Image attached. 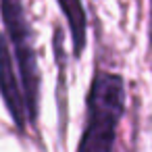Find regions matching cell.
<instances>
[{
	"label": "cell",
	"mask_w": 152,
	"mask_h": 152,
	"mask_svg": "<svg viewBox=\"0 0 152 152\" xmlns=\"http://www.w3.org/2000/svg\"><path fill=\"white\" fill-rule=\"evenodd\" d=\"M125 98L123 75L96 67L86 96V123L77 152H115Z\"/></svg>",
	"instance_id": "6da1fadb"
},
{
	"label": "cell",
	"mask_w": 152,
	"mask_h": 152,
	"mask_svg": "<svg viewBox=\"0 0 152 152\" xmlns=\"http://www.w3.org/2000/svg\"><path fill=\"white\" fill-rule=\"evenodd\" d=\"M0 21L11 44L19 71L29 125H36L40 113V67L36 52V34L23 0H0Z\"/></svg>",
	"instance_id": "7a4b0ae2"
},
{
	"label": "cell",
	"mask_w": 152,
	"mask_h": 152,
	"mask_svg": "<svg viewBox=\"0 0 152 152\" xmlns=\"http://www.w3.org/2000/svg\"><path fill=\"white\" fill-rule=\"evenodd\" d=\"M15 56L11 50V44L0 31V98H2L13 125L19 133L25 131L29 119H27V108H25V98H23V88L19 79V71L15 69Z\"/></svg>",
	"instance_id": "3957f363"
},
{
	"label": "cell",
	"mask_w": 152,
	"mask_h": 152,
	"mask_svg": "<svg viewBox=\"0 0 152 152\" xmlns=\"http://www.w3.org/2000/svg\"><path fill=\"white\" fill-rule=\"evenodd\" d=\"M61 9L69 36H71V50L73 58H81L86 46H88V13L81 0H54Z\"/></svg>",
	"instance_id": "277c9868"
},
{
	"label": "cell",
	"mask_w": 152,
	"mask_h": 152,
	"mask_svg": "<svg viewBox=\"0 0 152 152\" xmlns=\"http://www.w3.org/2000/svg\"><path fill=\"white\" fill-rule=\"evenodd\" d=\"M148 50L152 58V0H148Z\"/></svg>",
	"instance_id": "5b68a950"
}]
</instances>
